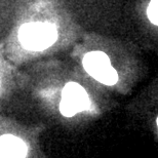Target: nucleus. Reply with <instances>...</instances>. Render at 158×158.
<instances>
[{
  "label": "nucleus",
  "instance_id": "obj_1",
  "mask_svg": "<svg viewBox=\"0 0 158 158\" xmlns=\"http://www.w3.org/2000/svg\"><path fill=\"white\" fill-rule=\"evenodd\" d=\"M56 29L49 23H28L21 28L19 39L26 49L43 50L56 40Z\"/></svg>",
  "mask_w": 158,
  "mask_h": 158
},
{
  "label": "nucleus",
  "instance_id": "obj_2",
  "mask_svg": "<svg viewBox=\"0 0 158 158\" xmlns=\"http://www.w3.org/2000/svg\"><path fill=\"white\" fill-rule=\"evenodd\" d=\"M83 67L90 76L101 83L113 85L117 82V72L111 66L108 56L102 52H91L85 55Z\"/></svg>",
  "mask_w": 158,
  "mask_h": 158
},
{
  "label": "nucleus",
  "instance_id": "obj_3",
  "mask_svg": "<svg viewBox=\"0 0 158 158\" xmlns=\"http://www.w3.org/2000/svg\"><path fill=\"white\" fill-rule=\"evenodd\" d=\"M89 98L81 85L69 82L65 85L60 104L61 113L66 117H72L76 113L89 108Z\"/></svg>",
  "mask_w": 158,
  "mask_h": 158
},
{
  "label": "nucleus",
  "instance_id": "obj_4",
  "mask_svg": "<svg viewBox=\"0 0 158 158\" xmlns=\"http://www.w3.org/2000/svg\"><path fill=\"white\" fill-rule=\"evenodd\" d=\"M27 147L21 139L14 135H1L0 137V157L19 158L25 157Z\"/></svg>",
  "mask_w": 158,
  "mask_h": 158
},
{
  "label": "nucleus",
  "instance_id": "obj_5",
  "mask_svg": "<svg viewBox=\"0 0 158 158\" xmlns=\"http://www.w3.org/2000/svg\"><path fill=\"white\" fill-rule=\"evenodd\" d=\"M158 0H151L149 6L147 9V14L148 18L151 21V23H153L154 25L158 24Z\"/></svg>",
  "mask_w": 158,
  "mask_h": 158
}]
</instances>
